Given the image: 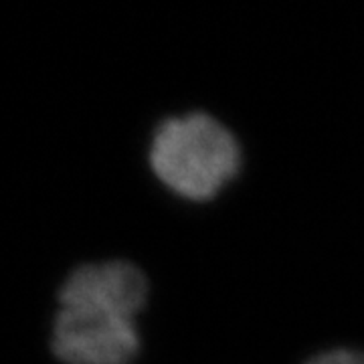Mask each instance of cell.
<instances>
[{
  "mask_svg": "<svg viewBox=\"0 0 364 364\" xmlns=\"http://www.w3.org/2000/svg\"><path fill=\"white\" fill-rule=\"evenodd\" d=\"M241 164L231 132L208 114L166 119L154 134L150 166L176 195L208 200L219 195Z\"/></svg>",
  "mask_w": 364,
  "mask_h": 364,
  "instance_id": "cell-1",
  "label": "cell"
},
{
  "mask_svg": "<svg viewBox=\"0 0 364 364\" xmlns=\"http://www.w3.org/2000/svg\"><path fill=\"white\" fill-rule=\"evenodd\" d=\"M51 346L65 364H128L140 350V336L128 314L93 306H61L53 324Z\"/></svg>",
  "mask_w": 364,
  "mask_h": 364,
  "instance_id": "cell-2",
  "label": "cell"
},
{
  "mask_svg": "<svg viewBox=\"0 0 364 364\" xmlns=\"http://www.w3.org/2000/svg\"><path fill=\"white\" fill-rule=\"evenodd\" d=\"M148 298L142 272L126 261H104L81 265L59 289V306L93 304L136 318Z\"/></svg>",
  "mask_w": 364,
  "mask_h": 364,
  "instance_id": "cell-3",
  "label": "cell"
},
{
  "mask_svg": "<svg viewBox=\"0 0 364 364\" xmlns=\"http://www.w3.org/2000/svg\"><path fill=\"white\" fill-rule=\"evenodd\" d=\"M306 364H364V352L356 350H330L312 358Z\"/></svg>",
  "mask_w": 364,
  "mask_h": 364,
  "instance_id": "cell-4",
  "label": "cell"
}]
</instances>
